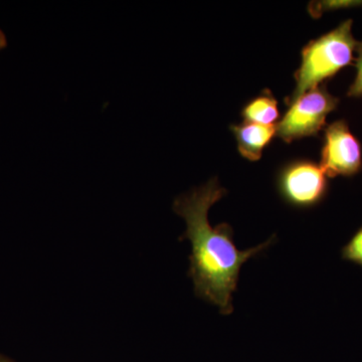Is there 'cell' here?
Here are the masks:
<instances>
[{"instance_id":"cell-12","label":"cell","mask_w":362,"mask_h":362,"mask_svg":"<svg viewBox=\"0 0 362 362\" xmlns=\"http://www.w3.org/2000/svg\"><path fill=\"white\" fill-rule=\"evenodd\" d=\"M0 362H14L13 361H11V359L7 358V357L1 356L0 354Z\"/></svg>"},{"instance_id":"cell-7","label":"cell","mask_w":362,"mask_h":362,"mask_svg":"<svg viewBox=\"0 0 362 362\" xmlns=\"http://www.w3.org/2000/svg\"><path fill=\"white\" fill-rule=\"evenodd\" d=\"M242 116L245 122L273 126L280 118L277 100L270 90H264L244 107Z\"/></svg>"},{"instance_id":"cell-5","label":"cell","mask_w":362,"mask_h":362,"mask_svg":"<svg viewBox=\"0 0 362 362\" xmlns=\"http://www.w3.org/2000/svg\"><path fill=\"white\" fill-rule=\"evenodd\" d=\"M320 166L328 177H352L362 169L361 142L345 120L335 121L324 131Z\"/></svg>"},{"instance_id":"cell-1","label":"cell","mask_w":362,"mask_h":362,"mask_svg":"<svg viewBox=\"0 0 362 362\" xmlns=\"http://www.w3.org/2000/svg\"><path fill=\"white\" fill-rule=\"evenodd\" d=\"M226 194L218 178L180 195L173 202V211L187 223L181 240L192 243L188 276L192 279L194 294L207 303L216 305L221 314L233 313V294L238 289L240 271L247 259L259 256L275 240V235L259 246L240 251L233 243V230L228 223L211 226L209 209Z\"/></svg>"},{"instance_id":"cell-11","label":"cell","mask_w":362,"mask_h":362,"mask_svg":"<svg viewBox=\"0 0 362 362\" xmlns=\"http://www.w3.org/2000/svg\"><path fill=\"white\" fill-rule=\"evenodd\" d=\"M6 45L7 40L6 35H4V32L0 30V49H4V47H6Z\"/></svg>"},{"instance_id":"cell-3","label":"cell","mask_w":362,"mask_h":362,"mask_svg":"<svg viewBox=\"0 0 362 362\" xmlns=\"http://www.w3.org/2000/svg\"><path fill=\"white\" fill-rule=\"evenodd\" d=\"M339 99L332 96L325 86L307 90L288 105L289 109L276 126L278 137L285 142L317 136L325 126L328 114L334 111Z\"/></svg>"},{"instance_id":"cell-4","label":"cell","mask_w":362,"mask_h":362,"mask_svg":"<svg viewBox=\"0 0 362 362\" xmlns=\"http://www.w3.org/2000/svg\"><path fill=\"white\" fill-rule=\"evenodd\" d=\"M320 164L306 159L288 162L279 170L277 189L281 199L293 207L308 209L327 197L329 183Z\"/></svg>"},{"instance_id":"cell-8","label":"cell","mask_w":362,"mask_h":362,"mask_svg":"<svg viewBox=\"0 0 362 362\" xmlns=\"http://www.w3.org/2000/svg\"><path fill=\"white\" fill-rule=\"evenodd\" d=\"M341 258L362 268V226L342 247Z\"/></svg>"},{"instance_id":"cell-6","label":"cell","mask_w":362,"mask_h":362,"mask_svg":"<svg viewBox=\"0 0 362 362\" xmlns=\"http://www.w3.org/2000/svg\"><path fill=\"white\" fill-rule=\"evenodd\" d=\"M230 130L237 140L240 156L250 161L259 160L264 149L277 135L276 126L259 125L256 123L245 122L232 125Z\"/></svg>"},{"instance_id":"cell-10","label":"cell","mask_w":362,"mask_h":362,"mask_svg":"<svg viewBox=\"0 0 362 362\" xmlns=\"http://www.w3.org/2000/svg\"><path fill=\"white\" fill-rule=\"evenodd\" d=\"M362 6V1H323L315 2V4H311L309 11L313 16H317V13L321 14L324 11H331V9L349 8Z\"/></svg>"},{"instance_id":"cell-2","label":"cell","mask_w":362,"mask_h":362,"mask_svg":"<svg viewBox=\"0 0 362 362\" xmlns=\"http://www.w3.org/2000/svg\"><path fill=\"white\" fill-rule=\"evenodd\" d=\"M351 28V20L343 21L335 30L305 45L301 66L295 74L296 88L286 99V104H291L352 63L358 42L354 39Z\"/></svg>"},{"instance_id":"cell-9","label":"cell","mask_w":362,"mask_h":362,"mask_svg":"<svg viewBox=\"0 0 362 362\" xmlns=\"http://www.w3.org/2000/svg\"><path fill=\"white\" fill-rule=\"evenodd\" d=\"M356 52V77L347 92V97L350 98H362V42L357 44Z\"/></svg>"}]
</instances>
